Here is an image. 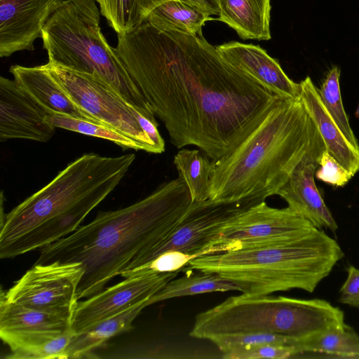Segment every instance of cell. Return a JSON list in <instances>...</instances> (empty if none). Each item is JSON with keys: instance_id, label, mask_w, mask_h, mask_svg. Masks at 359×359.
<instances>
[{"instance_id": "6da1fadb", "label": "cell", "mask_w": 359, "mask_h": 359, "mask_svg": "<svg viewBox=\"0 0 359 359\" xmlns=\"http://www.w3.org/2000/svg\"><path fill=\"white\" fill-rule=\"evenodd\" d=\"M115 49L171 143L195 146L212 161L248 137L278 97L202 33L161 31L144 21L118 34Z\"/></svg>"}, {"instance_id": "7a4b0ae2", "label": "cell", "mask_w": 359, "mask_h": 359, "mask_svg": "<svg viewBox=\"0 0 359 359\" xmlns=\"http://www.w3.org/2000/svg\"><path fill=\"white\" fill-rule=\"evenodd\" d=\"M192 203L179 176L126 208L100 212L90 223L40 249L36 264L80 263L78 300L100 292L141 251L165 237Z\"/></svg>"}, {"instance_id": "3957f363", "label": "cell", "mask_w": 359, "mask_h": 359, "mask_svg": "<svg viewBox=\"0 0 359 359\" xmlns=\"http://www.w3.org/2000/svg\"><path fill=\"white\" fill-rule=\"evenodd\" d=\"M135 154L102 156L84 154L2 219L0 258L41 249L76 231L86 216L116 187Z\"/></svg>"}, {"instance_id": "277c9868", "label": "cell", "mask_w": 359, "mask_h": 359, "mask_svg": "<svg viewBox=\"0 0 359 359\" xmlns=\"http://www.w3.org/2000/svg\"><path fill=\"white\" fill-rule=\"evenodd\" d=\"M325 149L301 98L278 96L250 135L231 154L213 161L209 199L265 200L276 195L307 154Z\"/></svg>"}, {"instance_id": "5b68a950", "label": "cell", "mask_w": 359, "mask_h": 359, "mask_svg": "<svg viewBox=\"0 0 359 359\" xmlns=\"http://www.w3.org/2000/svg\"><path fill=\"white\" fill-rule=\"evenodd\" d=\"M344 255L334 239L314 228L289 242L202 255L188 266L234 281L244 294L263 296L291 289L313 292Z\"/></svg>"}, {"instance_id": "8992f818", "label": "cell", "mask_w": 359, "mask_h": 359, "mask_svg": "<svg viewBox=\"0 0 359 359\" xmlns=\"http://www.w3.org/2000/svg\"><path fill=\"white\" fill-rule=\"evenodd\" d=\"M100 21L95 0L65 2L42 29L48 62L101 77L132 107L155 117L115 48L104 36Z\"/></svg>"}, {"instance_id": "52a82bcc", "label": "cell", "mask_w": 359, "mask_h": 359, "mask_svg": "<svg viewBox=\"0 0 359 359\" xmlns=\"http://www.w3.org/2000/svg\"><path fill=\"white\" fill-rule=\"evenodd\" d=\"M344 312L327 301L283 296H231L198 313L189 335L207 339L226 334L264 332L299 342L345 325Z\"/></svg>"}, {"instance_id": "ba28073f", "label": "cell", "mask_w": 359, "mask_h": 359, "mask_svg": "<svg viewBox=\"0 0 359 359\" xmlns=\"http://www.w3.org/2000/svg\"><path fill=\"white\" fill-rule=\"evenodd\" d=\"M264 201L250 198L233 201L208 199L192 203L172 229L165 237L138 253L120 276L147 264L167 251L177 250L195 258L203 255L228 223Z\"/></svg>"}, {"instance_id": "9c48e42d", "label": "cell", "mask_w": 359, "mask_h": 359, "mask_svg": "<svg viewBox=\"0 0 359 359\" xmlns=\"http://www.w3.org/2000/svg\"><path fill=\"white\" fill-rule=\"evenodd\" d=\"M45 65L62 90L79 109L100 123L143 144L149 153L161 154L139 123L135 116V111L139 110L128 104L103 79L49 62Z\"/></svg>"}, {"instance_id": "30bf717a", "label": "cell", "mask_w": 359, "mask_h": 359, "mask_svg": "<svg viewBox=\"0 0 359 359\" xmlns=\"http://www.w3.org/2000/svg\"><path fill=\"white\" fill-rule=\"evenodd\" d=\"M314 228L289 207L272 208L264 201L228 223L203 255L281 244L298 238Z\"/></svg>"}, {"instance_id": "8fae6325", "label": "cell", "mask_w": 359, "mask_h": 359, "mask_svg": "<svg viewBox=\"0 0 359 359\" xmlns=\"http://www.w3.org/2000/svg\"><path fill=\"white\" fill-rule=\"evenodd\" d=\"M84 270L80 263L35 264L6 292L7 302L41 311L72 314Z\"/></svg>"}, {"instance_id": "7c38bea8", "label": "cell", "mask_w": 359, "mask_h": 359, "mask_svg": "<svg viewBox=\"0 0 359 359\" xmlns=\"http://www.w3.org/2000/svg\"><path fill=\"white\" fill-rule=\"evenodd\" d=\"M180 271L134 275L78 302L72 329L79 334L98 323L147 302Z\"/></svg>"}, {"instance_id": "4fadbf2b", "label": "cell", "mask_w": 359, "mask_h": 359, "mask_svg": "<svg viewBox=\"0 0 359 359\" xmlns=\"http://www.w3.org/2000/svg\"><path fill=\"white\" fill-rule=\"evenodd\" d=\"M46 111L14 79L0 77V142L25 139L46 142L55 127Z\"/></svg>"}, {"instance_id": "5bb4252c", "label": "cell", "mask_w": 359, "mask_h": 359, "mask_svg": "<svg viewBox=\"0 0 359 359\" xmlns=\"http://www.w3.org/2000/svg\"><path fill=\"white\" fill-rule=\"evenodd\" d=\"M69 0H0V56L34 49L50 16Z\"/></svg>"}, {"instance_id": "9a60e30c", "label": "cell", "mask_w": 359, "mask_h": 359, "mask_svg": "<svg viewBox=\"0 0 359 359\" xmlns=\"http://www.w3.org/2000/svg\"><path fill=\"white\" fill-rule=\"evenodd\" d=\"M324 151V150H323ZM323 151L307 154L295 168L276 195L283 198L295 213L308 220L314 227L336 232L338 225L316 184L315 172Z\"/></svg>"}, {"instance_id": "2e32d148", "label": "cell", "mask_w": 359, "mask_h": 359, "mask_svg": "<svg viewBox=\"0 0 359 359\" xmlns=\"http://www.w3.org/2000/svg\"><path fill=\"white\" fill-rule=\"evenodd\" d=\"M230 64L245 72L273 94L281 97H300L299 83L285 73L278 61L258 45L231 41L216 46Z\"/></svg>"}, {"instance_id": "e0dca14e", "label": "cell", "mask_w": 359, "mask_h": 359, "mask_svg": "<svg viewBox=\"0 0 359 359\" xmlns=\"http://www.w3.org/2000/svg\"><path fill=\"white\" fill-rule=\"evenodd\" d=\"M10 72L14 80L46 111L47 115L61 114L101 124L75 105L45 65L36 67L15 65L11 67Z\"/></svg>"}, {"instance_id": "ac0fdd59", "label": "cell", "mask_w": 359, "mask_h": 359, "mask_svg": "<svg viewBox=\"0 0 359 359\" xmlns=\"http://www.w3.org/2000/svg\"><path fill=\"white\" fill-rule=\"evenodd\" d=\"M300 98L316 123L326 149L354 176L359 171V149L344 136L337 125L310 76L301 81Z\"/></svg>"}, {"instance_id": "d6986e66", "label": "cell", "mask_w": 359, "mask_h": 359, "mask_svg": "<svg viewBox=\"0 0 359 359\" xmlns=\"http://www.w3.org/2000/svg\"><path fill=\"white\" fill-rule=\"evenodd\" d=\"M73 313L38 311L7 302L1 296L0 336L63 333L72 329Z\"/></svg>"}, {"instance_id": "ffe728a7", "label": "cell", "mask_w": 359, "mask_h": 359, "mask_svg": "<svg viewBox=\"0 0 359 359\" xmlns=\"http://www.w3.org/2000/svg\"><path fill=\"white\" fill-rule=\"evenodd\" d=\"M217 20L234 29L243 40L271 39V0H215Z\"/></svg>"}, {"instance_id": "44dd1931", "label": "cell", "mask_w": 359, "mask_h": 359, "mask_svg": "<svg viewBox=\"0 0 359 359\" xmlns=\"http://www.w3.org/2000/svg\"><path fill=\"white\" fill-rule=\"evenodd\" d=\"M147 306H149V300L74 334L67 348V359L89 355L111 337L129 331L133 320Z\"/></svg>"}, {"instance_id": "7402d4cb", "label": "cell", "mask_w": 359, "mask_h": 359, "mask_svg": "<svg viewBox=\"0 0 359 359\" xmlns=\"http://www.w3.org/2000/svg\"><path fill=\"white\" fill-rule=\"evenodd\" d=\"M216 20L201 9L177 0L166 1L154 8L145 21L161 31H177L197 35L207 21Z\"/></svg>"}, {"instance_id": "603a6c76", "label": "cell", "mask_w": 359, "mask_h": 359, "mask_svg": "<svg viewBox=\"0 0 359 359\" xmlns=\"http://www.w3.org/2000/svg\"><path fill=\"white\" fill-rule=\"evenodd\" d=\"M239 291L242 287L231 280L215 273L199 271L198 273H187L168 281L158 292L149 300V304L198 294L214 292Z\"/></svg>"}, {"instance_id": "cb8c5ba5", "label": "cell", "mask_w": 359, "mask_h": 359, "mask_svg": "<svg viewBox=\"0 0 359 359\" xmlns=\"http://www.w3.org/2000/svg\"><path fill=\"white\" fill-rule=\"evenodd\" d=\"M173 163L189 190L192 203L208 200L213 161L200 149H182Z\"/></svg>"}, {"instance_id": "d4e9b609", "label": "cell", "mask_w": 359, "mask_h": 359, "mask_svg": "<svg viewBox=\"0 0 359 359\" xmlns=\"http://www.w3.org/2000/svg\"><path fill=\"white\" fill-rule=\"evenodd\" d=\"M300 353H320L359 358V335L346 324L313 335L298 344Z\"/></svg>"}, {"instance_id": "484cf974", "label": "cell", "mask_w": 359, "mask_h": 359, "mask_svg": "<svg viewBox=\"0 0 359 359\" xmlns=\"http://www.w3.org/2000/svg\"><path fill=\"white\" fill-rule=\"evenodd\" d=\"M46 121L55 128L111 141L123 149L149 152L148 148L143 144L105 125L61 114L46 115Z\"/></svg>"}, {"instance_id": "4316f807", "label": "cell", "mask_w": 359, "mask_h": 359, "mask_svg": "<svg viewBox=\"0 0 359 359\" xmlns=\"http://www.w3.org/2000/svg\"><path fill=\"white\" fill-rule=\"evenodd\" d=\"M340 69L333 66L326 74L318 89L321 100L327 110L346 139L358 149L359 144L352 130L345 111L340 91Z\"/></svg>"}, {"instance_id": "83f0119b", "label": "cell", "mask_w": 359, "mask_h": 359, "mask_svg": "<svg viewBox=\"0 0 359 359\" xmlns=\"http://www.w3.org/2000/svg\"><path fill=\"white\" fill-rule=\"evenodd\" d=\"M223 353L237 347L259 344H278L294 347L298 349L299 341L291 337L264 332L226 334L215 336L209 339Z\"/></svg>"}, {"instance_id": "f1b7e54d", "label": "cell", "mask_w": 359, "mask_h": 359, "mask_svg": "<svg viewBox=\"0 0 359 359\" xmlns=\"http://www.w3.org/2000/svg\"><path fill=\"white\" fill-rule=\"evenodd\" d=\"M100 13L117 34L135 27L136 11L133 0H100Z\"/></svg>"}, {"instance_id": "f546056e", "label": "cell", "mask_w": 359, "mask_h": 359, "mask_svg": "<svg viewBox=\"0 0 359 359\" xmlns=\"http://www.w3.org/2000/svg\"><path fill=\"white\" fill-rule=\"evenodd\" d=\"M195 257L180 251L163 252L147 264L121 275L127 278L134 275L180 271L187 268Z\"/></svg>"}, {"instance_id": "4dcf8cb0", "label": "cell", "mask_w": 359, "mask_h": 359, "mask_svg": "<svg viewBox=\"0 0 359 359\" xmlns=\"http://www.w3.org/2000/svg\"><path fill=\"white\" fill-rule=\"evenodd\" d=\"M299 354L293 346L259 344L237 347L223 353L225 359H285Z\"/></svg>"}, {"instance_id": "1f68e13d", "label": "cell", "mask_w": 359, "mask_h": 359, "mask_svg": "<svg viewBox=\"0 0 359 359\" xmlns=\"http://www.w3.org/2000/svg\"><path fill=\"white\" fill-rule=\"evenodd\" d=\"M318 166L315 172V177L334 187L345 186L353 177L327 149L322 152L318 158Z\"/></svg>"}, {"instance_id": "d6a6232c", "label": "cell", "mask_w": 359, "mask_h": 359, "mask_svg": "<svg viewBox=\"0 0 359 359\" xmlns=\"http://www.w3.org/2000/svg\"><path fill=\"white\" fill-rule=\"evenodd\" d=\"M172 0H133L136 20L135 27L143 23L149 13L163 3ZM198 7L210 15H219V8L215 0H177Z\"/></svg>"}, {"instance_id": "836d02e7", "label": "cell", "mask_w": 359, "mask_h": 359, "mask_svg": "<svg viewBox=\"0 0 359 359\" xmlns=\"http://www.w3.org/2000/svg\"><path fill=\"white\" fill-rule=\"evenodd\" d=\"M340 302L351 306L359 307V269L350 266L347 277L341 287Z\"/></svg>"}, {"instance_id": "e575fe53", "label": "cell", "mask_w": 359, "mask_h": 359, "mask_svg": "<svg viewBox=\"0 0 359 359\" xmlns=\"http://www.w3.org/2000/svg\"><path fill=\"white\" fill-rule=\"evenodd\" d=\"M355 117L359 118V104H358L357 109L355 111Z\"/></svg>"}, {"instance_id": "d590c367", "label": "cell", "mask_w": 359, "mask_h": 359, "mask_svg": "<svg viewBox=\"0 0 359 359\" xmlns=\"http://www.w3.org/2000/svg\"><path fill=\"white\" fill-rule=\"evenodd\" d=\"M96 2H97L99 4L100 2V0H95Z\"/></svg>"}]
</instances>
